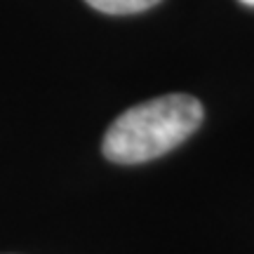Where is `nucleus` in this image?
Masks as SVG:
<instances>
[{
    "mask_svg": "<svg viewBox=\"0 0 254 254\" xmlns=\"http://www.w3.org/2000/svg\"><path fill=\"white\" fill-rule=\"evenodd\" d=\"M202 104L190 94H165L127 109L104 136L111 163L136 165L153 160L189 139L202 123Z\"/></svg>",
    "mask_w": 254,
    "mask_h": 254,
    "instance_id": "obj_1",
    "label": "nucleus"
},
{
    "mask_svg": "<svg viewBox=\"0 0 254 254\" xmlns=\"http://www.w3.org/2000/svg\"><path fill=\"white\" fill-rule=\"evenodd\" d=\"M85 2L106 14H134L153 7L160 0H85Z\"/></svg>",
    "mask_w": 254,
    "mask_h": 254,
    "instance_id": "obj_2",
    "label": "nucleus"
},
{
    "mask_svg": "<svg viewBox=\"0 0 254 254\" xmlns=\"http://www.w3.org/2000/svg\"><path fill=\"white\" fill-rule=\"evenodd\" d=\"M240 2H245V5H250V7H254V0H240Z\"/></svg>",
    "mask_w": 254,
    "mask_h": 254,
    "instance_id": "obj_3",
    "label": "nucleus"
}]
</instances>
